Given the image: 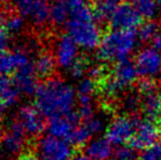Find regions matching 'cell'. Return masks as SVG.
<instances>
[{"instance_id":"30","label":"cell","mask_w":161,"mask_h":160,"mask_svg":"<svg viewBox=\"0 0 161 160\" xmlns=\"http://www.w3.org/2000/svg\"><path fill=\"white\" fill-rule=\"evenodd\" d=\"M123 107L129 113L136 112L140 107H142V100L139 98L138 92H130L126 94V97L123 100Z\"/></svg>"},{"instance_id":"18","label":"cell","mask_w":161,"mask_h":160,"mask_svg":"<svg viewBox=\"0 0 161 160\" xmlns=\"http://www.w3.org/2000/svg\"><path fill=\"white\" fill-rule=\"evenodd\" d=\"M112 146L106 137H97L85 146V154L92 160H110L114 156Z\"/></svg>"},{"instance_id":"9","label":"cell","mask_w":161,"mask_h":160,"mask_svg":"<svg viewBox=\"0 0 161 160\" xmlns=\"http://www.w3.org/2000/svg\"><path fill=\"white\" fill-rule=\"evenodd\" d=\"M161 137V130L159 126L153 120L139 121L136 126V130L129 141V146L135 150L145 152L148 148L159 143Z\"/></svg>"},{"instance_id":"8","label":"cell","mask_w":161,"mask_h":160,"mask_svg":"<svg viewBox=\"0 0 161 160\" xmlns=\"http://www.w3.org/2000/svg\"><path fill=\"white\" fill-rule=\"evenodd\" d=\"M138 122L134 116H116L106 127L105 137L112 145L122 146L130 141Z\"/></svg>"},{"instance_id":"2","label":"cell","mask_w":161,"mask_h":160,"mask_svg":"<svg viewBox=\"0 0 161 160\" xmlns=\"http://www.w3.org/2000/svg\"><path fill=\"white\" fill-rule=\"evenodd\" d=\"M66 31L78 46L86 51L97 48L103 37L93 9L89 6L80 9L69 18L66 23Z\"/></svg>"},{"instance_id":"33","label":"cell","mask_w":161,"mask_h":160,"mask_svg":"<svg viewBox=\"0 0 161 160\" xmlns=\"http://www.w3.org/2000/svg\"><path fill=\"white\" fill-rule=\"evenodd\" d=\"M88 76L94 80L96 82H102L105 79V68L103 65H93V66L89 67L88 70Z\"/></svg>"},{"instance_id":"11","label":"cell","mask_w":161,"mask_h":160,"mask_svg":"<svg viewBox=\"0 0 161 160\" xmlns=\"http://www.w3.org/2000/svg\"><path fill=\"white\" fill-rule=\"evenodd\" d=\"M55 56L57 66L62 69H69L79 58V46L70 35L62 34L56 41Z\"/></svg>"},{"instance_id":"12","label":"cell","mask_w":161,"mask_h":160,"mask_svg":"<svg viewBox=\"0 0 161 160\" xmlns=\"http://www.w3.org/2000/svg\"><path fill=\"white\" fill-rule=\"evenodd\" d=\"M44 118L36 105L32 104L22 105L18 112V120L22 124L26 134L33 137L40 136L45 130Z\"/></svg>"},{"instance_id":"35","label":"cell","mask_w":161,"mask_h":160,"mask_svg":"<svg viewBox=\"0 0 161 160\" xmlns=\"http://www.w3.org/2000/svg\"><path fill=\"white\" fill-rule=\"evenodd\" d=\"M11 44V37L9 31L0 24V54L4 53L9 49Z\"/></svg>"},{"instance_id":"37","label":"cell","mask_w":161,"mask_h":160,"mask_svg":"<svg viewBox=\"0 0 161 160\" xmlns=\"http://www.w3.org/2000/svg\"><path fill=\"white\" fill-rule=\"evenodd\" d=\"M14 160H38L37 156L31 152H24L20 156H18Z\"/></svg>"},{"instance_id":"6","label":"cell","mask_w":161,"mask_h":160,"mask_svg":"<svg viewBox=\"0 0 161 160\" xmlns=\"http://www.w3.org/2000/svg\"><path fill=\"white\" fill-rule=\"evenodd\" d=\"M36 156L38 160H70L72 145L66 139L47 134L37 141Z\"/></svg>"},{"instance_id":"34","label":"cell","mask_w":161,"mask_h":160,"mask_svg":"<svg viewBox=\"0 0 161 160\" xmlns=\"http://www.w3.org/2000/svg\"><path fill=\"white\" fill-rule=\"evenodd\" d=\"M142 160H161V144L158 143L145 150L142 152Z\"/></svg>"},{"instance_id":"39","label":"cell","mask_w":161,"mask_h":160,"mask_svg":"<svg viewBox=\"0 0 161 160\" xmlns=\"http://www.w3.org/2000/svg\"><path fill=\"white\" fill-rule=\"evenodd\" d=\"M70 160H92L90 157H88L86 154H77L75 156H72V158Z\"/></svg>"},{"instance_id":"32","label":"cell","mask_w":161,"mask_h":160,"mask_svg":"<svg viewBox=\"0 0 161 160\" xmlns=\"http://www.w3.org/2000/svg\"><path fill=\"white\" fill-rule=\"evenodd\" d=\"M83 124L87 126V128L90 130L92 135H97L101 133L104 130V123L97 116H92V118L88 119V120L83 121Z\"/></svg>"},{"instance_id":"40","label":"cell","mask_w":161,"mask_h":160,"mask_svg":"<svg viewBox=\"0 0 161 160\" xmlns=\"http://www.w3.org/2000/svg\"><path fill=\"white\" fill-rule=\"evenodd\" d=\"M11 0H0V3H8V2H10Z\"/></svg>"},{"instance_id":"14","label":"cell","mask_w":161,"mask_h":160,"mask_svg":"<svg viewBox=\"0 0 161 160\" xmlns=\"http://www.w3.org/2000/svg\"><path fill=\"white\" fill-rule=\"evenodd\" d=\"M32 64L31 56L28 49L7 51L0 54V76H9L15 74L17 70Z\"/></svg>"},{"instance_id":"23","label":"cell","mask_w":161,"mask_h":160,"mask_svg":"<svg viewBox=\"0 0 161 160\" xmlns=\"http://www.w3.org/2000/svg\"><path fill=\"white\" fill-rule=\"evenodd\" d=\"M131 3L140 17L146 20L153 19L159 9L157 0H133Z\"/></svg>"},{"instance_id":"38","label":"cell","mask_w":161,"mask_h":160,"mask_svg":"<svg viewBox=\"0 0 161 160\" xmlns=\"http://www.w3.org/2000/svg\"><path fill=\"white\" fill-rule=\"evenodd\" d=\"M153 45L155 48H157L158 51L161 52V31L158 33V35L155 37V40L153 41Z\"/></svg>"},{"instance_id":"16","label":"cell","mask_w":161,"mask_h":160,"mask_svg":"<svg viewBox=\"0 0 161 160\" xmlns=\"http://www.w3.org/2000/svg\"><path fill=\"white\" fill-rule=\"evenodd\" d=\"M21 91L14 79L9 76H0V114L13 108L20 100Z\"/></svg>"},{"instance_id":"15","label":"cell","mask_w":161,"mask_h":160,"mask_svg":"<svg viewBox=\"0 0 161 160\" xmlns=\"http://www.w3.org/2000/svg\"><path fill=\"white\" fill-rule=\"evenodd\" d=\"M80 116L77 112H71L66 115H59L49 119L47 130L49 135L68 141L74 130L79 125Z\"/></svg>"},{"instance_id":"13","label":"cell","mask_w":161,"mask_h":160,"mask_svg":"<svg viewBox=\"0 0 161 160\" xmlns=\"http://www.w3.org/2000/svg\"><path fill=\"white\" fill-rule=\"evenodd\" d=\"M142 17L134 8L133 3L122 2L110 20L112 29L119 30H135L140 25Z\"/></svg>"},{"instance_id":"10","label":"cell","mask_w":161,"mask_h":160,"mask_svg":"<svg viewBox=\"0 0 161 160\" xmlns=\"http://www.w3.org/2000/svg\"><path fill=\"white\" fill-rule=\"evenodd\" d=\"M135 65L142 77L153 78L161 76V52L153 46L144 47L135 57Z\"/></svg>"},{"instance_id":"19","label":"cell","mask_w":161,"mask_h":160,"mask_svg":"<svg viewBox=\"0 0 161 160\" xmlns=\"http://www.w3.org/2000/svg\"><path fill=\"white\" fill-rule=\"evenodd\" d=\"M33 65L38 77L51 78L53 76V74L55 73L57 63H56L55 56L52 53L42 52V53H40L36 56Z\"/></svg>"},{"instance_id":"29","label":"cell","mask_w":161,"mask_h":160,"mask_svg":"<svg viewBox=\"0 0 161 160\" xmlns=\"http://www.w3.org/2000/svg\"><path fill=\"white\" fill-rule=\"evenodd\" d=\"M97 82L92 80L91 78H83L79 81L78 87H77V96H89L93 97L96 91Z\"/></svg>"},{"instance_id":"20","label":"cell","mask_w":161,"mask_h":160,"mask_svg":"<svg viewBox=\"0 0 161 160\" xmlns=\"http://www.w3.org/2000/svg\"><path fill=\"white\" fill-rule=\"evenodd\" d=\"M142 110L148 120H157L161 116V93L158 91L144 96L142 99Z\"/></svg>"},{"instance_id":"3","label":"cell","mask_w":161,"mask_h":160,"mask_svg":"<svg viewBox=\"0 0 161 160\" xmlns=\"http://www.w3.org/2000/svg\"><path fill=\"white\" fill-rule=\"evenodd\" d=\"M137 33L135 30L112 29L103 35L97 57L102 63H119L128 59L137 46Z\"/></svg>"},{"instance_id":"25","label":"cell","mask_w":161,"mask_h":160,"mask_svg":"<svg viewBox=\"0 0 161 160\" xmlns=\"http://www.w3.org/2000/svg\"><path fill=\"white\" fill-rule=\"evenodd\" d=\"M159 29L160 26L158 22L153 21V20H147L139 25L137 31V36L142 42H150V41L155 40V37L160 32Z\"/></svg>"},{"instance_id":"24","label":"cell","mask_w":161,"mask_h":160,"mask_svg":"<svg viewBox=\"0 0 161 160\" xmlns=\"http://www.w3.org/2000/svg\"><path fill=\"white\" fill-rule=\"evenodd\" d=\"M24 18L20 15L18 12L15 13H3L2 25L9 31L10 34H18L22 32L24 29Z\"/></svg>"},{"instance_id":"31","label":"cell","mask_w":161,"mask_h":160,"mask_svg":"<svg viewBox=\"0 0 161 160\" xmlns=\"http://www.w3.org/2000/svg\"><path fill=\"white\" fill-rule=\"evenodd\" d=\"M113 157H114L115 160H136V152L135 149L130 146L122 145L117 147V149L114 152Z\"/></svg>"},{"instance_id":"17","label":"cell","mask_w":161,"mask_h":160,"mask_svg":"<svg viewBox=\"0 0 161 160\" xmlns=\"http://www.w3.org/2000/svg\"><path fill=\"white\" fill-rule=\"evenodd\" d=\"M14 75V81L19 87L21 93L25 96H35L40 85L37 82L38 76L35 71L33 63L20 68Z\"/></svg>"},{"instance_id":"36","label":"cell","mask_w":161,"mask_h":160,"mask_svg":"<svg viewBox=\"0 0 161 160\" xmlns=\"http://www.w3.org/2000/svg\"><path fill=\"white\" fill-rule=\"evenodd\" d=\"M63 2H64L65 6L67 7L68 11L70 12V17H71L74 13H76L77 11L80 10V9L88 6L87 0H63Z\"/></svg>"},{"instance_id":"22","label":"cell","mask_w":161,"mask_h":160,"mask_svg":"<svg viewBox=\"0 0 161 160\" xmlns=\"http://www.w3.org/2000/svg\"><path fill=\"white\" fill-rule=\"evenodd\" d=\"M70 18V12L63 0H54L51 6V22L55 25H66Z\"/></svg>"},{"instance_id":"28","label":"cell","mask_w":161,"mask_h":160,"mask_svg":"<svg viewBox=\"0 0 161 160\" xmlns=\"http://www.w3.org/2000/svg\"><path fill=\"white\" fill-rule=\"evenodd\" d=\"M156 91H158V83L153 78L142 77V79L137 82V92L140 96L144 97Z\"/></svg>"},{"instance_id":"21","label":"cell","mask_w":161,"mask_h":160,"mask_svg":"<svg viewBox=\"0 0 161 160\" xmlns=\"http://www.w3.org/2000/svg\"><path fill=\"white\" fill-rule=\"evenodd\" d=\"M123 0H96L93 6V12L97 20L100 22H110L117 7Z\"/></svg>"},{"instance_id":"41","label":"cell","mask_w":161,"mask_h":160,"mask_svg":"<svg viewBox=\"0 0 161 160\" xmlns=\"http://www.w3.org/2000/svg\"><path fill=\"white\" fill-rule=\"evenodd\" d=\"M158 4H159V8H161V0H157Z\"/></svg>"},{"instance_id":"4","label":"cell","mask_w":161,"mask_h":160,"mask_svg":"<svg viewBox=\"0 0 161 160\" xmlns=\"http://www.w3.org/2000/svg\"><path fill=\"white\" fill-rule=\"evenodd\" d=\"M138 70L134 62L124 59L115 63L112 74L102 81V93L108 100H112L136 82Z\"/></svg>"},{"instance_id":"5","label":"cell","mask_w":161,"mask_h":160,"mask_svg":"<svg viewBox=\"0 0 161 160\" xmlns=\"http://www.w3.org/2000/svg\"><path fill=\"white\" fill-rule=\"evenodd\" d=\"M26 135L28 134L18 119L9 122L7 130L0 136V159L14 160L24 152Z\"/></svg>"},{"instance_id":"27","label":"cell","mask_w":161,"mask_h":160,"mask_svg":"<svg viewBox=\"0 0 161 160\" xmlns=\"http://www.w3.org/2000/svg\"><path fill=\"white\" fill-rule=\"evenodd\" d=\"M88 70H89V67H88L87 60L79 57L78 59L71 65V67L68 69V73H69L70 77H71L72 79L81 80V79H83L86 74H88Z\"/></svg>"},{"instance_id":"26","label":"cell","mask_w":161,"mask_h":160,"mask_svg":"<svg viewBox=\"0 0 161 160\" xmlns=\"http://www.w3.org/2000/svg\"><path fill=\"white\" fill-rule=\"evenodd\" d=\"M91 136H93V135L90 133V130L87 128V126L82 123V124H79V125L75 128L72 134L70 135L68 141H69L72 146L81 147V146H86L91 141Z\"/></svg>"},{"instance_id":"7","label":"cell","mask_w":161,"mask_h":160,"mask_svg":"<svg viewBox=\"0 0 161 160\" xmlns=\"http://www.w3.org/2000/svg\"><path fill=\"white\" fill-rule=\"evenodd\" d=\"M15 10L20 15L30 20L35 26L42 28L51 21L49 0H15Z\"/></svg>"},{"instance_id":"1","label":"cell","mask_w":161,"mask_h":160,"mask_svg":"<svg viewBox=\"0 0 161 160\" xmlns=\"http://www.w3.org/2000/svg\"><path fill=\"white\" fill-rule=\"evenodd\" d=\"M34 97L36 108L48 120L74 112L78 99L77 90L58 77L47 78L38 86Z\"/></svg>"}]
</instances>
